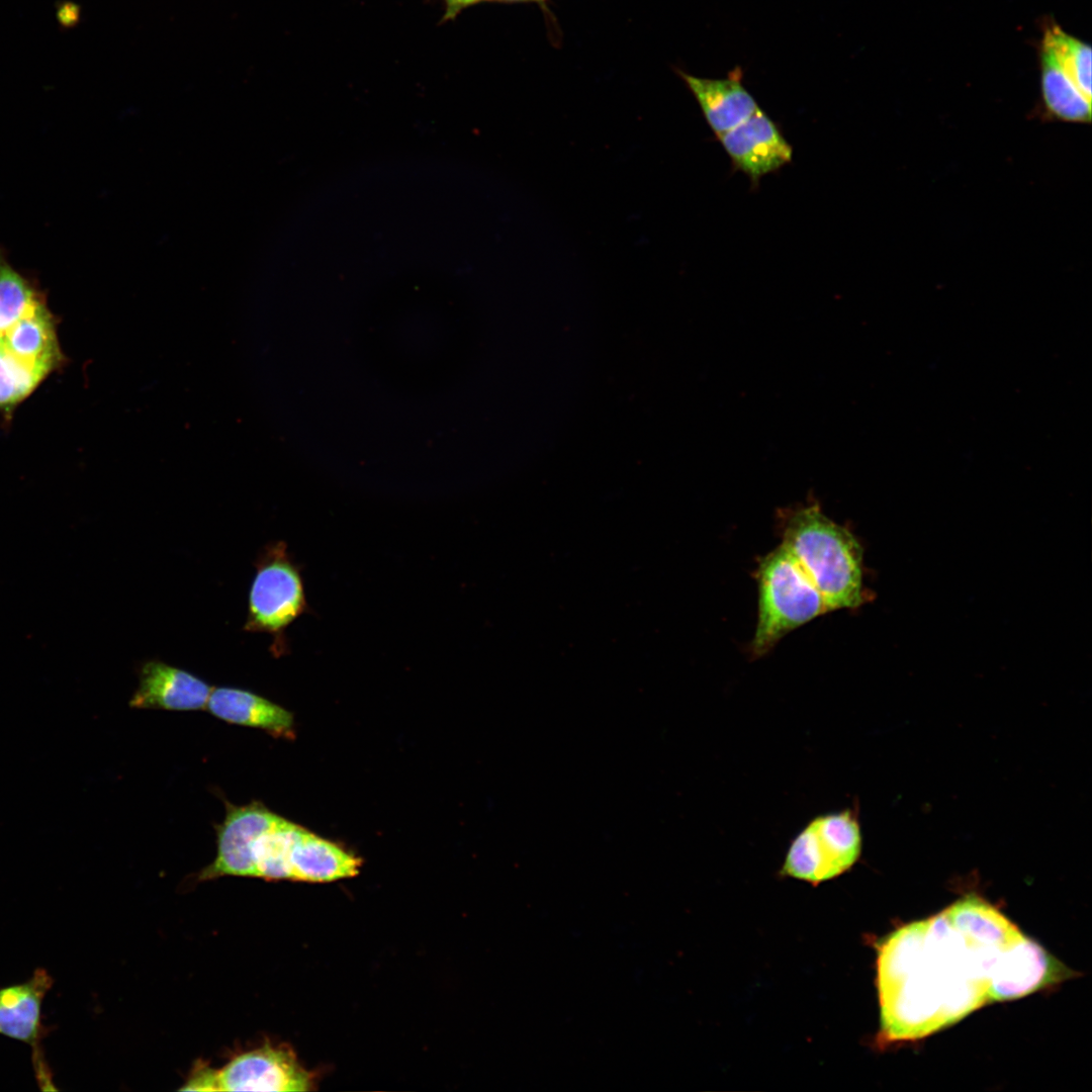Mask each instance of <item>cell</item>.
Wrapping results in <instances>:
<instances>
[{
	"label": "cell",
	"mask_w": 1092,
	"mask_h": 1092,
	"mask_svg": "<svg viewBox=\"0 0 1092 1092\" xmlns=\"http://www.w3.org/2000/svg\"><path fill=\"white\" fill-rule=\"evenodd\" d=\"M476 0H446L448 7V15H454L460 8H463Z\"/></svg>",
	"instance_id": "7402d4cb"
},
{
	"label": "cell",
	"mask_w": 1092,
	"mask_h": 1092,
	"mask_svg": "<svg viewBox=\"0 0 1092 1092\" xmlns=\"http://www.w3.org/2000/svg\"><path fill=\"white\" fill-rule=\"evenodd\" d=\"M255 567L244 630L270 634L274 651H282L284 632L308 610L300 568L282 541L266 545Z\"/></svg>",
	"instance_id": "5b68a950"
},
{
	"label": "cell",
	"mask_w": 1092,
	"mask_h": 1092,
	"mask_svg": "<svg viewBox=\"0 0 1092 1092\" xmlns=\"http://www.w3.org/2000/svg\"><path fill=\"white\" fill-rule=\"evenodd\" d=\"M735 170L754 187L792 161L793 149L776 122L760 108L735 127L716 135Z\"/></svg>",
	"instance_id": "9c48e42d"
},
{
	"label": "cell",
	"mask_w": 1092,
	"mask_h": 1092,
	"mask_svg": "<svg viewBox=\"0 0 1092 1092\" xmlns=\"http://www.w3.org/2000/svg\"><path fill=\"white\" fill-rule=\"evenodd\" d=\"M1040 97L1043 113L1070 123H1090L1091 100L1087 99L1058 63L1048 46L1038 48Z\"/></svg>",
	"instance_id": "2e32d148"
},
{
	"label": "cell",
	"mask_w": 1092,
	"mask_h": 1092,
	"mask_svg": "<svg viewBox=\"0 0 1092 1092\" xmlns=\"http://www.w3.org/2000/svg\"><path fill=\"white\" fill-rule=\"evenodd\" d=\"M301 827L282 817L254 845L255 877L267 881L290 880V853Z\"/></svg>",
	"instance_id": "e0dca14e"
},
{
	"label": "cell",
	"mask_w": 1092,
	"mask_h": 1092,
	"mask_svg": "<svg viewBox=\"0 0 1092 1092\" xmlns=\"http://www.w3.org/2000/svg\"><path fill=\"white\" fill-rule=\"evenodd\" d=\"M477 1V0H476Z\"/></svg>",
	"instance_id": "d4e9b609"
},
{
	"label": "cell",
	"mask_w": 1092,
	"mask_h": 1092,
	"mask_svg": "<svg viewBox=\"0 0 1092 1092\" xmlns=\"http://www.w3.org/2000/svg\"><path fill=\"white\" fill-rule=\"evenodd\" d=\"M1 351L43 377L58 368L63 355L56 321L41 300L2 336Z\"/></svg>",
	"instance_id": "4fadbf2b"
},
{
	"label": "cell",
	"mask_w": 1092,
	"mask_h": 1092,
	"mask_svg": "<svg viewBox=\"0 0 1092 1092\" xmlns=\"http://www.w3.org/2000/svg\"><path fill=\"white\" fill-rule=\"evenodd\" d=\"M44 379L17 359L0 351V408L8 411L28 396Z\"/></svg>",
	"instance_id": "ffe728a7"
},
{
	"label": "cell",
	"mask_w": 1092,
	"mask_h": 1092,
	"mask_svg": "<svg viewBox=\"0 0 1092 1092\" xmlns=\"http://www.w3.org/2000/svg\"><path fill=\"white\" fill-rule=\"evenodd\" d=\"M1074 975L1023 934L999 958L991 980L989 1003L1021 998Z\"/></svg>",
	"instance_id": "30bf717a"
},
{
	"label": "cell",
	"mask_w": 1092,
	"mask_h": 1092,
	"mask_svg": "<svg viewBox=\"0 0 1092 1092\" xmlns=\"http://www.w3.org/2000/svg\"><path fill=\"white\" fill-rule=\"evenodd\" d=\"M361 860L301 827L291 849L292 881L332 882L359 873Z\"/></svg>",
	"instance_id": "9a60e30c"
},
{
	"label": "cell",
	"mask_w": 1092,
	"mask_h": 1092,
	"mask_svg": "<svg viewBox=\"0 0 1092 1092\" xmlns=\"http://www.w3.org/2000/svg\"><path fill=\"white\" fill-rule=\"evenodd\" d=\"M53 985L50 973L37 968L28 980L0 988V1034L31 1048L34 1076L42 1091L57 1090L40 1044L49 1031L41 1020L42 1002Z\"/></svg>",
	"instance_id": "8992f818"
},
{
	"label": "cell",
	"mask_w": 1092,
	"mask_h": 1092,
	"mask_svg": "<svg viewBox=\"0 0 1092 1092\" xmlns=\"http://www.w3.org/2000/svg\"><path fill=\"white\" fill-rule=\"evenodd\" d=\"M205 709L214 717L232 724L262 729L274 736L291 735L292 714L249 691L229 687L212 688Z\"/></svg>",
	"instance_id": "5bb4252c"
},
{
	"label": "cell",
	"mask_w": 1092,
	"mask_h": 1092,
	"mask_svg": "<svg viewBox=\"0 0 1092 1092\" xmlns=\"http://www.w3.org/2000/svg\"><path fill=\"white\" fill-rule=\"evenodd\" d=\"M311 1077L294 1054L264 1044L213 1069L214 1091H307Z\"/></svg>",
	"instance_id": "52a82bcc"
},
{
	"label": "cell",
	"mask_w": 1092,
	"mask_h": 1092,
	"mask_svg": "<svg viewBox=\"0 0 1092 1092\" xmlns=\"http://www.w3.org/2000/svg\"><path fill=\"white\" fill-rule=\"evenodd\" d=\"M212 687L188 671L158 659L144 661L129 706L136 709L196 711L205 709Z\"/></svg>",
	"instance_id": "8fae6325"
},
{
	"label": "cell",
	"mask_w": 1092,
	"mask_h": 1092,
	"mask_svg": "<svg viewBox=\"0 0 1092 1092\" xmlns=\"http://www.w3.org/2000/svg\"><path fill=\"white\" fill-rule=\"evenodd\" d=\"M223 821L215 825L217 853L199 874V881L223 876L255 877L254 845L278 819L260 801L236 806L225 802Z\"/></svg>",
	"instance_id": "ba28073f"
},
{
	"label": "cell",
	"mask_w": 1092,
	"mask_h": 1092,
	"mask_svg": "<svg viewBox=\"0 0 1092 1092\" xmlns=\"http://www.w3.org/2000/svg\"><path fill=\"white\" fill-rule=\"evenodd\" d=\"M758 613L750 650L770 651L791 631L830 612L825 600L781 544L759 559L755 572Z\"/></svg>",
	"instance_id": "3957f363"
},
{
	"label": "cell",
	"mask_w": 1092,
	"mask_h": 1092,
	"mask_svg": "<svg viewBox=\"0 0 1092 1092\" xmlns=\"http://www.w3.org/2000/svg\"><path fill=\"white\" fill-rule=\"evenodd\" d=\"M516 1H544V0H516Z\"/></svg>",
	"instance_id": "cb8c5ba5"
},
{
	"label": "cell",
	"mask_w": 1092,
	"mask_h": 1092,
	"mask_svg": "<svg viewBox=\"0 0 1092 1092\" xmlns=\"http://www.w3.org/2000/svg\"><path fill=\"white\" fill-rule=\"evenodd\" d=\"M782 545L825 600L830 612L864 603L863 549L817 502L783 512Z\"/></svg>",
	"instance_id": "7a4b0ae2"
},
{
	"label": "cell",
	"mask_w": 1092,
	"mask_h": 1092,
	"mask_svg": "<svg viewBox=\"0 0 1092 1092\" xmlns=\"http://www.w3.org/2000/svg\"><path fill=\"white\" fill-rule=\"evenodd\" d=\"M861 851L856 805L819 814L791 839L779 874L818 886L851 870Z\"/></svg>",
	"instance_id": "277c9868"
},
{
	"label": "cell",
	"mask_w": 1092,
	"mask_h": 1092,
	"mask_svg": "<svg viewBox=\"0 0 1092 1092\" xmlns=\"http://www.w3.org/2000/svg\"><path fill=\"white\" fill-rule=\"evenodd\" d=\"M1008 947L977 939L944 910L885 936L877 943L879 1041L927 1036L989 1003L996 964Z\"/></svg>",
	"instance_id": "6da1fadb"
},
{
	"label": "cell",
	"mask_w": 1092,
	"mask_h": 1092,
	"mask_svg": "<svg viewBox=\"0 0 1092 1092\" xmlns=\"http://www.w3.org/2000/svg\"><path fill=\"white\" fill-rule=\"evenodd\" d=\"M79 7L71 2H63L58 8V19L64 26H72L79 19Z\"/></svg>",
	"instance_id": "44dd1931"
},
{
	"label": "cell",
	"mask_w": 1092,
	"mask_h": 1092,
	"mask_svg": "<svg viewBox=\"0 0 1092 1092\" xmlns=\"http://www.w3.org/2000/svg\"><path fill=\"white\" fill-rule=\"evenodd\" d=\"M38 300L40 298L21 275L0 262V335L3 336Z\"/></svg>",
	"instance_id": "d6986e66"
},
{
	"label": "cell",
	"mask_w": 1092,
	"mask_h": 1092,
	"mask_svg": "<svg viewBox=\"0 0 1092 1092\" xmlns=\"http://www.w3.org/2000/svg\"><path fill=\"white\" fill-rule=\"evenodd\" d=\"M679 73L716 135L743 122L759 108L754 97L743 86L742 71L738 67L724 79Z\"/></svg>",
	"instance_id": "7c38bea8"
},
{
	"label": "cell",
	"mask_w": 1092,
	"mask_h": 1092,
	"mask_svg": "<svg viewBox=\"0 0 1092 1092\" xmlns=\"http://www.w3.org/2000/svg\"><path fill=\"white\" fill-rule=\"evenodd\" d=\"M2 350V336L0 335V351Z\"/></svg>",
	"instance_id": "603a6c76"
},
{
	"label": "cell",
	"mask_w": 1092,
	"mask_h": 1092,
	"mask_svg": "<svg viewBox=\"0 0 1092 1092\" xmlns=\"http://www.w3.org/2000/svg\"><path fill=\"white\" fill-rule=\"evenodd\" d=\"M1041 42L1050 48L1060 66L1083 95L1091 100V47L1066 32L1052 18L1043 22Z\"/></svg>",
	"instance_id": "ac0fdd59"
}]
</instances>
